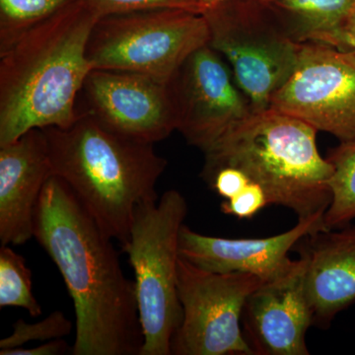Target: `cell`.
Returning a JSON list of instances; mask_svg holds the SVG:
<instances>
[{
	"instance_id": "6da1fadb",
	"label": "cell",
	"mask_w": 355,
	"mask_h": 355,
	"mask_svg": "<svg viewBox=\"0 0 355 355\" xmlns=\"http://www.w3.org/2000/svg\"><path fill=\"white\" fill-rule=\"evenodd\" d=\"M34 238L57 266L76 313L73 355H140L144 334L135 282L121 268L113 238L58 177L46 182Z\"/></svg>"
},
{
	"instance_id": "7a4b0ae2",
	"label": "cell",
	"mask_w": 355,
	"mask_h": 355,
	"mask_svg": "<svg viewBox=\"0 0 355 355\" xmlns=\"http://www.w3.org/2000/svg\"><path fill=\"white\" fill-rule=\"evenodd\" d=\"M98 19L76 0L0 55V146L35 128H65L77 120Z\"/></svg>"
},
{
	"instance_id": "3957f363",
	"label": "cell",
	"mask_w": 355,
	"mask_h": 355,
	"mask_svg": "<svg viewBox=\"0 0 355 355\" xmlns=\"http://www.w3.org/2000/svg\"><path fill=\"white\" fill-rule=\"evenodd\" d=\"M43 130L53 176L69 186L110 237L125 244L137 205L157 200L167 160L153 144L113 132L80 110L70 127Z\"/></svg>"
},
{
	"instance_id": "277c9868",
	"label": "cell",
	"mask_w": 355,
	"mask_h": 355,
	"mask_svg": "<svg viewBox=\"0 0 355 355\" xmlns=\"http://www.w3.org/2000/svg\"><path fill=\"white\" fill-rule=\"evenodd\" d=\"M317 132L273 109L253 112L205 153L203 179L221 167L237 168L263 188L268 205L291 209L298 219L324 214L334 167L318 150Z\"/></svg>"
},
{
	"instance_id": "5b68a950",
	"label": "cell",
	"mask_w": 355,
	"mask_h": 355,
	"mask_svg": "<svg viewBox=\"0 0 355 355\" xmlns=\"http://www.w3.org/2000/svg\"><path fill=\"white\" fill-rule=\"evenodd\" d=\"M188 214L180 191L169 190L160 200L135 209L128 241L121 249L135 272L144 345L140 355H171L173 338L183 311L178 296L179 239Z\"/></svg>"
},
{
	"instance_id": "8992f818",
	"label": "cell",
	"mask_w": 355,
	"mask_h": 355,
	"mask_svg": "<svg viewBox=\"0 0 355 355\" xmlns=\"http://www.w3.org/2000/svg\"><path fill=\"white\" fill-rule=\"evenodd\" d=\"M209 42L202 14L180 9L118 14L95 23L87 58L92 69L133 72L168 83Z\"/></svg>"
},
{
	"instance_id": "52a82bcc",
	"label": "cell",
	"mask_w": 355,
	"mask_h": 355,
	"mask_svg": "<svg viewBox=\"0 0 355 355\" xmlns=\"http://www.w3.org/2000/svg\"><path fill=\"white\" fill-rule=\"evenodd\" d=\"M236 0L202 14L209 26V46L225 60L254 112L270 108L273 94L288 80L297 64L300 44L282 20L258 11L259 1Z\"/></svg>"
},
{
	"instance_id": "ba28073f",
	"label": "cell",
	"mask_w": 355,
	"mask_h": 355,
	"mask_svg": "<svg viewBox=\"0 0 355 355\" xmlns=\"http://www.w3.org/2000/svg\"><path fill=\"white\" fill-rule=\"evenodd\" d=\"M252 273L203 270L180 257L177 289L183 316L173 338L175 355H254L245 340L242 314L263 284Z\"/></svg>"
},
{
	"instance_id": "9c48e42d",
	"label": "cell",
	"mask_w": 355,
	"mask_h": 355,
	"mask_svg": "<svg viewBox=\"0 0 355 355\" xmlns=\"http://www.w3.org/2000/svg\"><path fill=\"white\" fill-rule=\"evenodd\" d=\"M270 109L305 121L340 142L355 139V51L301 44L293 73Z\"/></svg>"
},
{
	"instance_id": "30bf717a",
	"label": "cell",
	"mask_w": 355,
	"mask_h": 355,
	"mask_svg": "<svg viewBox=\"0 0 355 355\" xmlns=\"http://www.w3.org/2000/svg\"><path fill=\"white\" fill-rule=\"evenodd\" d=\"M168 84L178 132L203 153L254 112L225 60L209 44L193 53Z\"/></svg>"
},
{
	"instance_id": "8fae6325",
	"label": "cell",
	"mask_w": 355,
	"mask_h": 355,
	"mask_svg": "<svg viewBox=\"0 0 355 355\" xmlns=\"http://www.w3.org/2000/svg\"><path fill=\"white\" fill-rule=\"evenodd\" d=\"M86 113L130 139L155 144L177 130L169 84L144 74L92 69L83 91Z\"/></svg>"
},
{
	"instance_id": "7c38bea8",
	"label": "cell",
	"mask_w": 355,
	"mask_h": 355,
	"mask_svg": "<svg viewBox=\"0 0 355 355\" xmlns=\"http://www.w3.org/2000/svg\"><path fill=\"white\" fill-rule=\"evenodd\" d=\"M307 261L301 256L284 275L254 289L242 314L245 340L254 355H308L306 334L314 313L306 284Z\"/></svg>"
},
{
	"instance_id": "4fadbf2b",
	"label": "cell",
	"mask_w": 355,
	"mask_h": 355,
	"mask_svg": "<svg viewBox=\"0 0 355 355\" xmlns=\"http://www.w3.org/2000/svg\"><path fill=\"white\" fill-rule=\"evenodd\" d=\"M323 214L298 219L282 234L257 239H229L200 234L184 224L180 232V257L193 265L219 273L245 272L270 282L284 275L295 260L289 252L307 236L324 227Z\"/></svg>"
},
{
	"instance_id": "5bb4252c",
	"label": "cell",
	"mask_w": 355,
	"mask_h": 355,
	"mask_svg": "<svg viewBox=\"0 0 355 355\" xmlns=\"http://www.w3.org/2000/svg\"><path fill=\"white\" fill-rule=\"evenodd\" d=\"M53 176L48 140L35 128L0 146V242L22 245L34 237L40 197Z\"/></svg>"
},
{
	"instance_id": "9a60e30c",
	"label": "cell",
	"mask_w": 355,
	"mask_h": 355,
	"mask_svg": "<svg viewBox=\"0 0 355 355\" xmlns=\"http://www.w3.org/2000/svg\"><path fill=\"white\" fill-rule=\"evenodd\" d=\"M306 284L314 322L326 324L355 302V225L305 238Z\"/></svg>"
},
{
	"instance_id": "2e32d148",
	"label": "cell",
	"mask_w": 355,
	"mask_h": 355,
	"mask_svg": "<svg viewBox=\"0 0 355 355\" xmlns=\"http://www.w3.org/2000/svg\"><path fill=\"white\" fill-rule=\"evenodd\" d=\"M354 0H275L272 6L297 44H321L347 51L345 27Z\"/></svg>"
},
{
	"instance_id": "e0dca14e",
	"label": "cell",
	"mask_w": 355,
	"mask_h": 355,
	"mask_svg": "<svg viewBox=\"0 0 355 355\" xmlns=\"http://www.w3.org/2000/svg\"><path fill=\"white\" fill-rule=\"evenodd\" d=\"M334 167L330 186L333 198L324 212L327 230L347 227L355 219V139L340 142L328 157Z\"/></svg>"
},
{
	"instance_id": "ac0fdd59",
	"label": "cell",
	"mask_w": 355,
	"mask_h": 355,
	"mask_svg": "<svg viewBox=\"0 0 355 355\" xmlns=\"http://www.w3.org/2000/svg\"><path fill=\"white\" fill-rule=\"evenodd\" d=\"M76 0H0V55Z\"/></svg>"
},
{
	"instance_id": "d6986e66",
	"label": "cell",
	"mask_w": 355,
	"mask_h": 355,
	"mask_svg": "<svg viewBox=\"0 0 355 355\" xmlns=\"http://www.w3.org/2000/svg\"><path fill=\"white\" fill-rule=\"evenodd\" d=\"M0 307L23 308L34 318L42 314L32 292L31 270L25 259L8 246L0 249Z\"/></svg>"
},
{
	"instance_id": "ffe728a7",
	"label": "cell",
	"mask_w": 355,
	"mask_h": 355,
	"mask_svg": "<svg viewBox=\"0 0 355 355\" xmlns=\"http://www.w3.org/2000/svg\"><path fill=\"white\" fill-rule=\"evenodd\" d=\"M72 331V322L62 311H55L48 317L36 323H27L18 320L13 326V333L0 340V350L24 347L26 343L48 342L69 336Z\"/></svg>"
},
{
	"instance_id": "44dd1931",
	"label": "cell",
	"mask_w": 355,
	"mask_h": 355,
	"mask_svg": "<svg viewBox=\"0 0 355 355\" xmlns=\"http://www.w3.org/2000/svg\"><path fill=\"white\" fill-rule=\"evenodd\" d=\"M98 17L161 9L202 14L200 0H81Z\"/></svg>"
},
{
	"instance_id": "7402d4cb",
	"label": "cell",
	"mask_w": 355,
	"mask_h": 355,
	"mask_svg": "<svg viewBox=\"0 0 355 355\" xmlns=\"http://www.w3.org/2000/svg\"><path fill=\"white\" fill-rule=\"evenodd\" d=\"M268 205L265 191L254 182H250L241 193L221 203V211L239 219H250Z\"/></svg>"
},
{
	"instance_id": "603a6c76",
	"label": "cell",
	"mask_w": 355,
	"mask_h": 355,
	"mask_svg": "<svg viewBox=\"0 0 355 355\" xmlns=\"http://www.w3.org/2000/svg\"><path fill=\"white\" fill-rule=\"evenodd\" d=\"M211 188L218 193L220 197L229 200L241 193L251 180L241 170L234 167H221L207 177Z\"/></svg>"
},
{
	"instance_id": "cb8c5ba5",
	"label": "cell",
	"mask_w": 355,
	"mask_h": 355,
	"mask_svg": "<svg viewBox=\"0 0 355 355\" xmlns=\"http://www.w3.org/2000/svg\"><path fill=\"white\" fill-rule=\"evenodd\" d=\"M72 354V347L62 338L48 340L38 347L25 349L24 347L16 349L0 350V355H62Z\"/></svg>"
},
{
	"instance_id": "d4e9b609",
	"label": "cell",
	"mask_w": 355,
	"mask_h": 355,
	"mask_svg": "<svg viewBox=\"0 0 355 355\" xmlns=\"http://www.w3.org/2000/svg\"><path fill=\"white\" fill-rule=\"evenodd\" d=\"M345 40L347 50L355 51V0L345 23Z\"/></svg>"
},
{
	"instance_id": "484cf974",
	"label": "cell",
	"mask_w": 355,
	"mask_h": 355,
	"mask_svg": "<svg viewBox=\"0 0 355 355\" xmlns=\"http://www.w3.org/2000/svg\"><path fill=\"white\" fill-rule=\"evenodd\" d=\"M229 0H200V6H202V14L207 12V11L211 10L216 7L225 3Z\"/></svg>"
},
{
	"instance_id": "4316f807",
	"label": "cell",
	"mask_w": 355,
	"mask_h": 355,
	"mask_svg": "<svg viewBox=\"0 0 355 355\" xmlns=\"http://www.w3.org/2000/svg\"><path fill=\"white\" fill-rule=\"evenodd\" d=\"M258 1L266 2V3H272L275 0H258Z\"/></svg>"
}]
</instances>
